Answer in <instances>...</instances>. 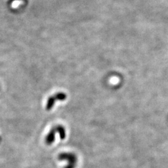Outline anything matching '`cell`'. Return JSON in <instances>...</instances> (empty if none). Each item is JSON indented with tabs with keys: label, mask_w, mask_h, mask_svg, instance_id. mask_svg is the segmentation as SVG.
<instances>
[{
	"label": "cell",
	"mask_w": 168,
	"mask_h": 168,
	"mask_svg": "<svg viewBox=\"0 0 168 168\" xmlns=\"http://www.w3.org/2000/svg\"><path fill=\"white\" fill-rule=\"evenodd\" d=\"M59 159L60 160H66L67 161V164L65 168H75L77 164V156L72 153H61L59 156Z\"/></svg>",
	"instance_id": "6da1fadb"
},
{
	"label": "cell",
	"mask_w": 168,
	"mask_h": 168,
	"mask_svg": "<svg viewBox=\"0 0 168 168\" xmlns=\"http://www.w3.org/2000/svg\"><path fill=\"white\" fill-rule=\"evenodd\" d=\"M67 99V95L65 93L60 92L57 93L54 95L50 96L47 100V105H46V109L47 110H50L53 108V106L55 104L56 100L63 101Z\"/></svg>",
	"instance_id": "7a4b0ae2"
},
{
	"label": "cell",
	"mask_w": 168,
	"mask_h": 168,
	"mask_svg": "<svg viewBox=\"0 0 168 168\" xmlns=\"http://www.w3.org/2000/svg\"><path fill=\"white\" fill-rule=\"evenodd\" d=\"M56 133H57V130H56V127L52 128L50 130V131L49 132V133L47 135L46 138V142L47 145H50L54 143V141H55V138H56Z\"/></svg>",
	"instance_id": "3957f363"
},
{
	"label": "cell",
	"mask_w": 168,
	"mask_h": 168,
	"mask_svg": "<svg viewBox=\"0 0 168 168\" xmlns=\"http://www.w3.org/2000/svg\"><path fill=\"white\" fill-rule=\"evenodd\" d=\"M56 128L57 132L59 134L60 139H64L65 138H66V135L65 128L61 125L57 126V127H56Z\"/></svg>",
	"instance_id": "277c9868"
}]
</instances>
